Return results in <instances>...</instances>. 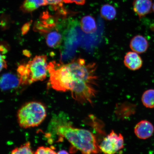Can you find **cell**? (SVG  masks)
<instances>
[{"label": "cell", "instance_id": "obj_6", "mask_svg": "<svg viewBox=\"0 0 154 154\" xmlns=\"http://www.w3.org/2000/svg\"><path fill=\"white\" fill-rule=\"evenodd\" d=\"M154 128L152 124L147 120H142L138 122L134 127V132L140 139H147L152 135Z\"/></svg>", "mask_w": 154, "mask_h": 154}, {"label": "cell", "instance_id": "obj_21", "mask_svg": "<svg viewBox=\"0 0 154 154\" xmlns=\"http://www.w3.org/2000/svg\"><path fill=\"white\" fill-rule=\"evenodd\" d=\"M30 26L29 23H27L25 24L23 27L22 32L23 34H26L27 32H28Z\"/></svg>", "mask_w": 154, "mask_h": 154}, {"label": "cell", "instance_id": "obj_13", "mask_svg": "<svg viewBox=\"0 0 154 154\" xmlns=\"http://www.w3.org/2000/svg\"><path fill=\"white\" fill-rule=\"evenodd\" d=\"M47 5L45 0H25L20 8L23 12L30 13L42 6Z\"/></svg>", "mask_w": 154, "mask_h": 154}, {"label": "cell", "instance_id": "obj_20", "mask_svg": "<svg viewBox=\"0 0 154 154\" xmlns=\"http://www.w3.org/2000/svg\"><path fill=\"white\" fill-rule=\"evenodd\" d=\"M1 71L3 69L6 68L7 65L4 56L1 54Z\"/></svg>", "mask_w": 154, "mask_h": 154}, {"label": "cell", "instance_id": "obj_5", "mask_svg": "<svg viewBox=\"0 0 154 154\" xmlns=\"http://www.w3.org/2000/svg\"><path fill=\"white\" fill-rule=\"evenodd\" d=\"M124 143L122 135L112 131L104 138L99 147L105 154H115L123 149Z\"/></svg>", "mask_w": 154, "mask_h": 154}, {"label": "cell", "instance_id": "obj_19", "mask_svg": "<svg viewBox=\"0 0 154 154\" xmlns=\"http://www.w3.org/2000/svg\"><path fill=\"white\" fill-rule=\"evenodd\" d=\"M66 3H75L76 5H83L85 3L86 0H63Z\"/></svg>", "mask_w": 154, "mask_h": 154}, {"label": "cell", "instance_id": "obj_4", "mask_svg": "<svg viewBox=\"0 0 154 154\" xmlns=\"http://www.w3.org/2000/svg\"><path fill=\"white\" fill-rule=\"evenodd\" d=\"M25 65L27 71L29 84L46 78L48 66L46 55L36 56Z\"/></svg>", "mask_w": 154, "mask_h": 154}, {"label": "cell", "instance_id": "obj_12", "mask_svg": "<svg viewBox=\"0 0 154 154\" xmlns=\"http://www.w3.org/2000/svg\"><path fill=\"white\" fill-rule=\"evenodd\" d=\"M80 28L86 34L94 33L97 30V25L95 18L90 15L82 17L80 22Z\"/></svg>", "mask_w": 154, "mask_h": 154}, {"label": "cell", "instance_id": "obj_1", "mask_svg": "<svg viewBox=\"0 0 154 154\" xmlns=\"http://www.w3.org/2000/svg\"><path fill=\"white\" fill-rule=\"evenodd\" d=\"M97 65L79 58L63 65L61 82L63 90L70 91L73 99L80 103H92L97 94L99 77Z\"/></svg>", "mask_w": 154, "mask_h": 154}, {"label": "cell", "instance_id": "obj_2", "mask_svg": "<svg viewBox=\"0 0 154 154\" xmlns=\"http://www.w3.org/2000/svg\"><path fill=\"white\" fill-rule=\"evenodd\" d=\"M57 131L83 154H96L99 151L95 137L89 131L66 124L58 127Z\"/></svg>", "mask_w": 154, "mask_h": 154}, {"label": "cell", "instance_id": "obj_7", "mask_svg": "<svg viewBox=\"0 0 154 154\" xmlns=\"http://www.w3.org/2000/svg\"><path fill=\"white\" fill-rule=\"evenodd\" d=\"M21 85L18 76L11 73L4 74L1 79V88L3 91L16 88Z\"/></svg>", "mask_w": 154, "mask_h": 154}, {"label": "cell", "instance_id": "obj_3", "mask_svg": "<svg viewBox=\"0 0 154 154\" xmlns=\"http://www.w3.org/2000/svg\"><path fill=\"white\" fill-rule=\"evenodd\" d=\"M47 116V110L43 104L31 101L25 104L17 113V120L21 128H28L38 126Z\"/></svg>", "mask_w": 154, "mask_h": 154}, {"label": "cell", "instance_id": "obj_17", "mask_svg": "<svg viewBox=\"0 0 154 154\" xmlns=\"http://www.w3.org/2000/svg\"><path fill=\"white\" fill-rule=\"evenodd\" d=\"M35 154H57V153L51 148L41 146L38 148Z\"/></svg>", "mask_w": 154, "mask_h": 154}, {"label": "cell", "instance_id": "obj_15", "mask_svg": "<svg viewBox=\"0 0 154 154\" xmlns=\"http://www.w3.org/2000/svg\"><path fill=\"white\" fill-rule=\"evenodd\" d=\"M141 100L143 104L148 108H154V89L146 90L142 95Z\"/></svg>", "mask_w": 154, "mask_h": 154}, {"label": "cell", "instance_id": "obj_11", "mask_svg": "<svg viewBox=\"0 0 154 154\" xmlns=\"http://www.w3.org/2000/svg\"><path fill=\"white\" fill-rule=\"evenodd\" d=\"M46 36L47 45L51 48H57L60 46L63 39V36L57 29L48 32Z\"/></svg>", "mask_w": 154, "mask_h": 154}, {"label": "cell", "instance_id": "obj_14", "mask_svg": "<svg viewBox=\"0 0 154 154\" xmlns=\"http://www.w3.org/2000/svg\"><path fill=\"white\" fill-rule=\"evenodd\" d=\"M100 14L102 18L105 20H112L116 17L117 11L113 6L106 4L101 7Z\"/></svg>", "mask_w": 154, "mask_h": 154}, {"label": "cell", "instance_id": "obj_18", "mask_svg": "<svg viewBox=\"0 0 154 154\" xmlns=\"http://www.w3.org/2000/svg\"><path fill=\"white\" fill-rule=\"evenodd\" d=\"M47 5L53 6L54 9L60 10L63 8V0H45Z\"/></svg>", "mask_w": 154, "mask_h": 154}, {"label": "cell", "instance_id": "obj_8", "mask_svg": "<svg viewBox=\"0 0 154 154\" xmlns=\"http://www.w3.org/2000/svg\"><path fill=\"white\" fill-rule=\"evenodd\" d=\"M133 6L134 12L141 18L151 12L153 4L152 0H134Z\"/></svg>", "mask_w": 154, "mask_h": 154}, {"label": "cell", "instance_id": "obj_9", "mask_svg": "<svg viewBox=\"0 0 154 154\" xmlns=\"http://www.w3.org/2000/svg\"><path fill=\"white\" fill-rule=\"evenodd\" d=\"M124 63L125 66L128 69L134 71L141 68L143 61L138 53L134 51H130L125 55Z\"/></svg>", "mask_w": 154, "mask_h": 154}, {"label": "cell", "instance_id": "obj_22", "mask_svg": "<svg viewBox=\"0 0 154 154\" xmlns=\"http://www.w3.org/2000/svg\"><path fill=\"white\" fill-rule=\"evenodd\" d=\"M57 154H69L68 152L64 150H61L57 153Z\"/></svg>", "mask_w": 154, "mask_h": 154}, {"label": "cell", "instance_id": "obj_10", "mask_svg": "<svg viewBox=\"0 0 154 154\" xmlns=\"http://www.w3.org/2000/svg\"><path fill=\"white\" fill-rule=\"evenodd\" d=\"M130 46L133 51L138 54H142L147 51L149 44L145 38L138 35L131 40Z\"/></svg>", "mask_w": 154, "mask_h": 154}, {"label": "cell", "instance_id": "obj_16", "mask_svg": "<svg viewBox=\"0 0 154 154\" xmlns=\"http://www.w3.org/2000/svg\"><path fill=\"white\" fill-rule=\"evenodd\" d=\"M11 154H35V153L31 149L30 142H27L13 149Z\"/></svg>", "mask_w": 154, "mask_h": 154}, {"label": "cell", "instance_id": "obj_23", "mask_svg": "<svg viewBox=\"0 0 154 154\" xmlns=\"http://www.w3.org/2000/svg\"><path fill=\"white\" fill-rule=\"evenodd\" d=\"M152 9L154 12V3L153 4V5Z\"/></svg>", "mask_w": 154, "mask_h": 154}]
</instances>
